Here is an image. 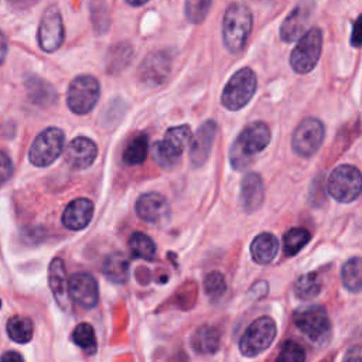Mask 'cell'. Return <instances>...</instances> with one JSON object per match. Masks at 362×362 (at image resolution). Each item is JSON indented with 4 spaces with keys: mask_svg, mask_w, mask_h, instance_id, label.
<instances>
[{
    "mask_svg": "<svg viewBox=\"0 0 362 362\" xmlns=\"http://www.w3.org/2000/svg\"><path fill=\"white\" fill-rule=\"evenodd\" d=\"M272 140L270 129L263 122H252L249 123L238 136L235 143L229 151L230 165L236 171H242L247 168L255 156L263 151Z\"/></svg>",
    "mask_w": 362,
    "mask_h": 362,
    "instance_id": "1",
    "label": "cell"
},
{
    "mask_svg": "<svg viewBox=\"0 0 362 362\" xmlns=\"http://www.w3.org/2000/svg\"><path fill=\"white\" fill-rule=\"evenodd\" d=\"M253 25L250 10L242 3H232L222 20V40L225 47L233 52H240L249 40Z\"/></svg>",
    "mask_w": 362,
    "mask_h": 362,
    "instance_id": "2",
    "label": "cell"
},
{
    "mask_svg": "<svg viewBox=\"0 0 362 362\" xmlns=\"http://www.w3.org/2000/svg\"><path fill=\"white\" fill-rule=\"evenodd\" d=\"M296 327L317 345H324L331 337V321L324 307L317 304L303 305L293 314Z\"/></svg>",
    "mask_w": 362,
    "mask_h": 362,
    "instance_id": "3",
    "label": "cell"
},
{
    "mask_svg": "<svg viewBox=\"0 0 362 362\" xmlns=\"http://www.w3.org/2000/svg\"><path fill=\"white\" fill-rule=\"evenodd\" d=\"M191 129L187 124L171 127L160 141L154 143L153 156L163 168H173L181 158L184 148L191 141Z\"/></svg>",
    "mask_w": 362,
    "mask_h": 362,
    "instance_id": "4",
    "label": "cell"
},
{
    "mask_svg": "<svg viewBox=\"0 0 362 362\" xmlns=\"http://www.w3.org/2000/svg\"><path fill=\"white\" fill-rule=\"evenodd\" d=\"M257 86L256 74L245 66L236 71L225 85L221 100L228 110H240L253 98Z\"/></svg>",
    "mask_w": 362,
    "mask_h": 362,
    "instance_id": "5",
    "label": "cell"
},
{
    "mask_svg": "<svg viewBox=\"0 0 362 362\" xmlns=\"http://www.w3.org/2000/svg\"><path fill=\"white\" fill-rule=\"evenodd\" d=\"M322 49V31L318 27H313L303 33L294 49L290 54V65L297 74H308L313 71L320 59Z\"/></svg>",
    "mask_w": 362,
    "mask_h": 362,
    "instance_id": "6",
    "label": "cell"
},
{
    "mask_svg": "<svg viewBox=\"0 0 362 362\" xmlns=\"http://www.w3.org/2000/svg\"><path fill=\"white\" fill-rule=\"evenodd\" d=\"M277 335V327L272 317L256 318L245 331L239 341V349L243 356L255 358L266 351Z\"/></svg>",
    "mask_w": 362,
    "mask_h": 362,
    "instance_id": "7",
    "label": "cell"
},
{
    "mask_svg": "<svg viewBox=\"0 0 362 362\" xmlns=\"http://www.w3.org/2000/svg\"><path fill=\"white\" fill-rule=\"evenodd\" d=\"M64 147V132L58 127H48L34 139L28 150V160L35 167H48L62 154Z\"/></svg>",
    "mask_w": 362,
    "mask_h": 362,
    "instance_id": "8",
    "label": "cell"
},
{
    "mask_svg": "<svg viewBox=\"0 0 362 362\" xmlns=\"http://www.w3.org/2000/svg\"><path fill=\"white\" fill-rule=\"evenodd\" d=\"M99 95L98 79L92 75H79L68 86L66 105L75 115H86L96 106Z\"/></svg>",
    "mask_w": 362,
    "mask_h": 362,
    "instance_id": "9",
    "label": "cell"
},
{
    "mask_svg": "<svg viewBox=\"0 0 362 362\" xmlns=\"http://www.w3.org/2000/svg\"><path fill=\"white\" fill-rule=\"evenodd\" d=\"M327 188L329 195L338 202H352L361 192V173L349 164L338 165L328 177Z\"/></svg>",
    "mask_w": 362,
    "mask_h": 362,
    "instance_id": "10",
    "label": "cell"
},
{
    "mask_svg": "<svg viewBox=\"0 0 362 362\" xmlns=\"http://www.w3.org/2000/svg\"><path fill=\"white\" fill-rule=\"evenodd\" d=\"M325 136V127L317 117L303 119L291 137V147L300 157L308 158L317 153Z\"/></svg>",
    "mask_w": 362,
    "mask_h": 362,
    "instance_id": "11",
    "label": "cell"
},
{
    "mask_svg": "<svg viewBox=\"0 0 362 362\" xmlns=\"http://www.w3.org/2000/svg\"><path fill=\"white\" fill-rule=\"evenodd\" d=\"M64 23L59 8L52 4L45 8L38 25V44L42 51L54 52L64 42Z\"/></svg>",
    "mask_w": 362,
    "mask_h": 362,
    "instance_id": "12",
    "label": "cell"
},
{
    "mask_svg": "<svg viewBox=\"0 0 362 362\" xmlns=\"http://www.w3.org/2000/svg\"><path fill=\"white\" fill-rule=\"evenodd\" d=\"M134 209L140 219L154 225L165 223L170 219L171 212L167 198L158 192H146L140 195Z\"/></svg>",
    "mask_w": 362,
    "mask_h": 362,
    "instance_id": "13",
    "label": "cell"
},
{
    "mask_svg": "<svg viewBox=\"0 0 362 362\" xmlns=\"http://www.w3.org/2000/svg\"><path fill=\"white\" fill-rule=\"evenodd\" d=\"M69 297L82 308H93L99 301V287L96 279L89 273H74L68 280Z\"/></svg>",
    "mask_w": 362,
    "mask_h": 362,
    "instance_id": "14",
    "label": "cell"
},
{
    "mask_svg": "<svg viewBox=\"0 0 362 362\" xmlns=\"http://www.w3.org/2000/svg\"><path fill=\"white\" fill-rule=\"evenodd\" d=\"M171 72V57L165 51H156L147 55L139 69L140 79L148 86L163 85Z\"/></svg>",
    "mask_w": 362,
    "mask_h": 362,
    "instance_id": "15",
    "label": "cell"
},
{
    "mask_svg": "<svg viewBox=\"0 0 362 362\" xmlns=\"http://www.w3.org/2000/svg\"><path fill=\"white\" fill-rule=\"evenodd\" d=\"M315 4L313 0H301L287 14L280 27V38L286 42H293L304 33L308 20L314 13Z\"/></svg>",
    "mask_w": 362,
    "mask_h": 362,
    "instance_id": "16",
    "label": "cell"
},
{
    "mask_svg": "<svg viewBox=\"0 0 362 362\" xmlns=\"http://www.w3.org/2000/svg\"><path fill=\"white\" fill-rule=\"evenodd\" d=\"M96 156H98L96 143L83 136H79L71 140L65 150V161L74 170H85L90 167Z\"/></svg>",
    "mask_w": 362,
    "mask_h": 362,
    "instance_id": "17",
    "label": "cell"
},
{
    "mask_svg": "<svg viewBox=\"0 0 362 362\" xmlns=\"http://www.w3.org/2000/svg\"><path fill=\"white\" fill-rule=\"evenodd\" d=\"M216 133V123L214 120L204 122L197 133L191 137V150H189V158L191 164L195 167H201L209 157V153L212 150V144L215 140Z\"/></svg>",
    "mask_w": 362,
    "mask_h": 362,
    "instance_id": "18",
    "label": "cell"
},
{
    "mask_svg": "<svg viewBox=\"0 0 362 362\" xmlns=\"http://www.w3.org/2000/svg\"><path fill=\"white\" fill-rule=\"evenodd\" d=\"M48 283L58 305L68 311L71 308V298L68 293V277L64 260L55 257L48 267Z\"/></svg>",
    "mask_w": 362,
    "mask_h": 362,
    "instance_id": "19",
    "label": "cell"
},
{
    "mask_svg": "<svg viewBox=\"0 0 362 362\" xmlns=\"http://www.w3.org/2000/svg\"><path fill=\"white\" fill-rule=\"evenodd\" d=\"M93 215V204L88 198H76L71 201L62 214V223L71 230L86 228Z\"/></svg>",
    "mask_w": 362,
    "mask_h": 362,
    "instance_id": "20",
    "label": "cell"
},
{
    "mask_svg": "<svg viewBox=\"0 0 362 362\" xmlns=\"http://www.w3.org/2000/svg\"><path fill=\"white\" fill-rule=\"evenodd\" d=\"M264 198L263 180L257 173H249L240 184V204L245 212L252 214L262 205Z\"/></svg>",
    "mask_w": 362,
    "mask_h": 362,
    "instance_id": "21",
    "label": "cell"
},
{
    "mask_svg": "<svg viewBox=\"0 0 362 362\" xmlns=\"http://www.w3.org/2000/svg\"><path fill=\"white\" fill-rule=\"evenodd\" d=\"M279 253V240L274 235L263 232L257 235L250 245L252 259L257 264H269Z\"/></svg>",
    "mask_w": 362,
    "mask_h": 362,
    "instance_id": "22",
    "label": "cell"
},
{
    "mask_svg": "<svg viewBox=\"0 0 362 362\" xmlns=\"http://www.w3.org/2000/svg\"><path fill=\"white\" fill-rule=\"evenodd\" d=\"M191 346L198 355H212L221 346V332L214 325H202L199 327L192 338Z\"/></svg>",
    "mask_w": 362,
    "mask_h": 362,
    "instance_id": "23",
    "label": "cell"
},
{
    "mask_svg": "<svg viewBox=\"0 0 362 362\" xmlns=\"http://www.w3.org/2000/svg\"><path fill=\"white\" fill-rule=\"evenodd\" d=\"M130 264L127 257L120 253V252H115L110 253L109 256L105 257L103 264H102V272L103 274L113 283L117 284H123L129 280V270Z\"/></svg>",
    "mask_w": 362,
    "mask_h": 362,
    "instance_id": "24",
    "label": "cell"
},
{
    "mask_svg": "<svg viewBox=\"0 0 362 362\" xmlns=\"http://www.w3.org/2000/svg\"><path fill=\"white\" fill-rule=\"evenodd\" d=\"M148 153V136L147 134H137L129 140L126 144L122 158L123 163L127 165H137L141 164Z\"/></svg>",
    "mask_w": 362,
    "mask_h": 362,
    "instance_id": "25",
    "label": "cell"
},
{
    "mask_svg": "<svg viewBox=\"0 0 362 362\" xmlns=\"http://www.w3.org/2000/svg\"><path fill=\"white\" fill-rule=\"evenodd\" d=\"M7 334L11 341L17 344H27L34 334L33 321L24 315H14L7 322Z\"/></svg>",
    "mask_w": 362,
    "mask_h": 362,
    "instance_id": "26",
    "label": "cell"
},
{
    "mask_svg": "<svg viewBox=\"0 0 362 362\" xmlns=\"http://www.w3.org/2000/svg\"><path fill=\"white\" fill-rule=\"evenodd\" d=\"M322 284L320 276L314 272L303 274L294 283V293L301 300H311L321 293Z\"/></svg>",
    "mask_w": 362,
    "mask_h": 362,
    "instance_id": "27",
    "label": "cell"
},
{
    "mask_svg": "<svg viewBox=\"0 0 362 362\" xmlns=\"http://www.w3.org/2000/svg\"><path fill=\"white\" fill-rule=\"evenodd\" d=\"M129 250L137 259L153 260L156 256V245L150 236L141 232H134L129 239Z\"/></svg>",
    "mask_w": 362,
    "mask_h": 362,
    "instance_id": "28",
    "label": "cell"
},
{
    "mask_svg": "<svg viewBox=\"0 0 362 362\" xmlns=\"http://www.w3.org/2000/svg\"><path fill=\"white\" fill-rule=\"evenodd\" d=\"M72 341L75 345H78L85 354L93 355L96 354L98 349V342H96V335L93 331V327L88 322H81L75 327L72 332Z\"/></svg>",
    "mask_w": 362,
    "mask_h": 362,
    "instance_id": "29",
    "label": "cell"
},
{
    "mask_svg": "<svg viewBox=\"0 0 362 362\" xmlns=\"http://www.w3.org/2000/svg\"><path fill=\"white\" fill-rule=\"evenodd\" d=\"M311 239L310 232L305 228H291L283 238V252L287 256L297 255Z\"/></svg>",
    "mask_w": 362,
    "mask_h": 362,
    "instance_id": "30",
    "label": "cell"
},
{
    "mask_svg": "<svg viewBox=\"0 0 362 362\" xmlns=\"http://www.w3.org/2000/svg\"><path fill=\"white\" fill-rule=\"evenodd\" d=\"M341 279H342L345 288H348L349 291H352V293L361 291V284H362V281H361V257L355 256L345 262V264L342 266Z\"/></svg>",
    "mask_w": 362,
    "mask_h": 362,
    "instance_id": "31",
    "label": "cell"
},
{
    "mask_svg": "<svg viewBox=\"0 0 362 362\" xmlns=\"http://www.w3.org/2000/svg\"><path fill=\"white\" fill-rule=\"evenodd\" d=\"M132 55H133V49L127 42L116 44L115 47H112L109 49V54H107V59H106L107 71L117 72V71L123 69L130 62Z\"/></svg>",
    "mask_w": 362,
    "mask_h": 362,
    "instance_id": "32",
    "label": "cell"
},
{
    "mask_svg": "<svg viewBox=\"0 0 362 362\" xmlns=\"http://www.w3.org/2000/svg\"><path fill=\"white\" fill-rule=\"evenodd\" d=\"M214 0H185V17L192 24H199L208 16Z\"/></svg>",
    "mask_w": 362,
    "mask_h": 362,
    "instance_id": "33",
    "label": "cell"
},
{
    "mask_svg": "<svg viewBox=\"0 0 362 362\" xmlns=\"http://www.w3.org/2000/svg\"><path fill=\"white\" fill-rule=\"evenodd\" d=\"M226 288H228V286H226V281H225V277L222 273L211 272L205 276L204 290L211 300L221 298L225 294Z\"/></svg>",
    "mask_w": 362,
    "mask_h": 362,
    "instance_id": "34",
    "label": "cell"
},
{
    "mask_svg": "<svg viewBox=\"0 0 362 362\" xmlns=\"http://www.w3.org/2000/svg\"><path fill=\"white\" fill-rule=\"evenodd\" d=\"M305 359L304 348L296 341H286L277 356L280 362H303Z\"/></svg>",
    "mask_w": 362,
    "mask_h": 362,
    "instance_id": "35",
    "label": "cell"
},
{
    "mask_svg": "<svg viewBox=\"0 0 362 362\" xmlns=\"http://www.w3.org/2000/svg\"><path fill=\"white\" fill-rule=\"evenodd\" d=\"M11 174H13V163L4 151H0V185H3L11 177Z\"/></svg>",
    "mask_w": 362,
    "mask_h": 362,
    "instance_id": "36",
    "label": "cell"
},
{
    "mask_svg": "<svg viewBox=\"0 0 362 362\" xmlns=\"http://www.w3.org/2000/svg\"><path fill=\"white\" fill-rule=\"evenodd\" d=\"M359 42H361V40H359V18H356V20L354 21V25H352L351 44H352L355 48H358V47H359Z\"/></svg>",
    "mask_w": 362,
    "mask_h": 362,
    "instance_id": "37",
    "label": "cell"
},
{
    "mask_svg": "<svg viewBox=\"0 0 362 362\" xmlns=\"http://www.w3.org/2000/svg\"><path fill=\"white\" fill-rule=\"evenodd\" d=\"M0 361L1 362H10V361H23V356L18 354V352H14V351H8L7 354H4V355H1L0 356Z\"/></svg>",
    "mask_w": 362,
    "mask_h": 362,
    "instance_id": "38",
    "label": "cell"
},
{
    "mask_svg": "<svg viewBox=\"0 0 362 362\" xmlns=\"http://www.w3.org/2000/svg\"><path fill=\"white\" fill-rule=\"evenodd\" d=\"M6 55H7V41L4 34L0 31V65L4 62Z\"/></svg>",
    "mask_w": 362,
    "mask_h": 362,
    "instance_id": "39",
    "label": "cell"
},
{
    "mask_svg": "<svg viewBox=\"0 0 362 362\" xmlns=\"http://www.w3.org/2000/svg\"><path fill=\"white\" fill-rule=\"evenodd\" d=\"M130 6H134V7H140L143 4H146L148 0H126Z\"/></svg>",
    "mask_w": 362,
    "mask_h": 362,
    "instance_id": "40",
    "label": "cell"
},
{
    "mask_svg": "<svg viewBox=\"0 0 362 362\" xmlns=\"http://www.w3.org/2000/svg\"><path fill=\"white\" fill-rule=\"evenodd\" d=\"M0 307H1V300H0Z\"/></svg>",
    "mask_w": 362,
    "mask_h": 362,
    "instance_id": "41",
    "label": "cell"
}]
</instances>
